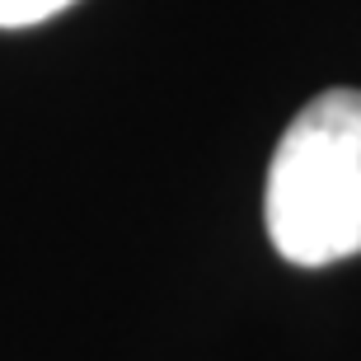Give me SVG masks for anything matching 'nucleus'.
Here are the masks:
<instances>
[{
  "instance_id": "nucleus-1",
  "label": "nucleus",
  "mask_w": 361,
  "mask_h": 361,
  "mask_svg": "<svg viewBox=\"0 0 361 361\" xmlns=\"http://www.w3.org/2000/svg\"><path fill=\"white\" fill-rule=\"evenodd\" d=\"M268 240L295 268L361 254V90L310 99L281 132L263 192Z\"/></svg>"
},
{
  "instance_id": "nucleus-2",
  "label": "nucleus",
  "mask_w": 361,
  "mask_h": 361,
  "mask_svg": "<svg viewBox=\"0 0 361 361\" xmlns=\"http://www.w3.org/2000/svg\"><path fill=\"white\" fill-rule=\"evenodd\" d=\"M75 0H0V28H28V24H42L52 14L71 10Z\"/></svg>"
}]
</instances>
